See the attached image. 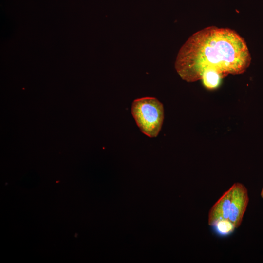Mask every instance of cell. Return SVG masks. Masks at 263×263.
Wrapping results in <instances>:
<instances>
[{
  "label": "cell",
  "instance_id": "8992f818",
  "mask_svg": "<svg viewBox=\"0 0 263 263\" xmlns=\"http://www.w3.org/2000/svg\"><path fill=\"white\" fill-rule=\"evenodd\" d=\"M217 232L222 235H226L232 232L235 227L229 219L218 221L214 225Z\"/></svg>",
  "mask_w": 263,
  "mask_h": 263
},
{
  "label": "cell",
  "instance_id": "7a4b0ae2",
  "mask_svg": "<svg viewBox=\"0 0 263 263\" xmlns=\"http://www.w3.org/2000/svg\"><path fill=\"white\" fill-rule=\"evenodd\" d=\"M131 111L142 132L151 138L158 135L164 118L162 103L154 97L139 98L132 102Z\"/></svg>",
  "mask_w": 263,
  "mask_h": 263
},
{
  "label": "cell",
  "instance_id": "277c9868",
  "mask_svg": "<svg viewBox=\"0 0 263 263\" xmlns=\"http://www.w3.org/2000/svg\"><path fill=\"white\" fill-rule=\"evenodd\" d=\"M232 186L225 191L210 209L208 224L213 226L218 221L229 219Z\"/></svg>",
  "mask_w": 263,
  "mask_h": 263
},
{
  "label": "cell",
  "instance_id": "3957f363",
  "mask_svg": "<svg viewBox=\"0 0 263 263\" xmlns=\"http://www.w3.org/2000/svg\"><path fill=\"white\" fill-rule=\"evenodd\" d=\"M232 187L229 220L235 228H238L242 224L249 202V197L248 190L243 184L235 183Z\"/></svg>",
  "mask_w": 263,
  "mask_h": 263
},
{
  "label": "cell",
  "instance_id": "5b68a950",
  "mask_svg": "<svg viewBox=\"0 0 263 263\" xmlns=\"http://www.w3.org/2000/svg\"><path fill=\"white\" fill-rule=\"evenodd\" d=\"M225 76L223 74L216 70L209 69L203 72L201 79L207 89L211 90L218 88L222 79Z\"/></svg>",
  "mask_w": 263,
  "mask_h": 263
},
{
  "label": "cell",
  "instance_id": "6da1fadb",
  "mask_svg": "<svg viewBox=\"0 0 263 263\" xmlns=\"http://www.w3.org/2000/svg\"><path fill=\"white\" fill-rule=\"evenodd\" d=\"M251 60L246 42L239 34L229 28L211 26L188 38L178 52L175 67L183 80L194 82L209 69L225 76L242 74Z\"/></svg>",
  "mask_w": 263,
  "mask_h": 263
},
{
  "label": "cell",
  "instance_id": "52a82bcc",
  "mask_svg": "<svg viewBox=\"0 0 263 263\" xmlns=\"http://www.w3.org/2000/svg\"><path fill=\"white\" fill-rule=\"evenodd\" d=\"M261 196L263 199V187L262 189L261 192Z\"/></svg>",
  "mask_w": 263,
  "mask_h": 263
}]
</instances>
